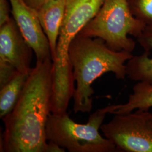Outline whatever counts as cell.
Returning a JSON list of instances; mask_svg holds the SVG:
<instances>
[{"label":"cell","mask_w":152,"mask_h":152,"mask_svg":"<svg viewBox=\"0 0 152 152\" xmlns=\"http://www.w3.org/2000/svg\"><path fill=\"white\" fill-rule=\"evenodd\" d=\"M53 61H37L15 106L2 118L1 152H47L46 126L51 113Z\"/></svg>","instance_id":"6da1fadb"},{"label":"cell","mask_w":152,"mask_h":152,"mask_svg":"<svg viewBox=\"0 0 152 152\" xmlns=\"http://www.w3.org/2000/svg\"><path fill=\"white\" fill-rule=\"evenodd\" d=\"M132 56L130 52L110 49L100 38L78 34L69 48V58L76 82L73 96L74 112L91 111L92 85L104 74L112 72L117 79L125 80L127 76L125 62Z\"/></svg>","instance_id":"7a4b0ae2"},{"label":"cell","mask_w":152,"mask_h":152,"mask_svg":"<svg viewBox=\"0 0 152 152\" xmlns=\"http://www.w3.org/2000/svg\"><path fill=\"white\" fill-rule=\"evenodd\" d=\"M110 106L99 109L91 114L87 123L72 120L68 113H51L46 126L48 141L55 142L70 152H114L115 145L99 132Z\"/></svg>","instance_id":"3957f363"},{"label":"cell","mask_w":152,"mask_h":152,"mask_svg":"<svg viewBox=\"0 0 152 152\" xmlns=\"http://www.w3.org/2000/svg\"><path fill=\"white\" fill-rule=\"evenodd\" d=\"M146 26L133 15L127 0H104L96 15L78 34L100 38L114 51L132 53L136 44L128 35L137 38Z\"/></svg>","instance_id":"277c9868"},{"label":"cell","mask_w":152,"mask_h":152,"mask_svg":"<svg viewBox=\"0 0 152 152\" xmlns=\"http://www.w3.org/2000/svg\"><path fill=\"white\" fill-rule=\"evenodd\" d=\"M104 0H65L64 16L60 27L56 54L53 61L55 91L69 92L75 87L69 48L73 39L96 15Z\"/></svg>","instance_id":"5b68a950"},{"label":"cell","mask_w":152,"mask_h":152,"mask_svg":"<svg viewBox=\"0 0 152 152\" xmlns=\"http://www.w3.org/2000/svg\"><path fill=\"white\" fill-rule=\"evenodd\" d=\"M100 130L120 151L152 152V113L149 110L114 114Z\"/></svg>","instance_id":"8992f818"},{"label":"cell","mask_w":152,"mask_h":152,"mask_svg":"<svg viewBox=\"0 0 152 152\" xmlns=\"http://www.w3.org/2000/svg\"><path fill=\"white\" fill-rule=\"evenodd\" d=\"M13 18L24 38L34 52L37 61L51 59L49 40L39 20L37 11L23 0H9Z\"/></svg>","instance_id":"52a82bcc"},{"label":"cell","mask_w":152,"mask_h":152,"mask_svg":"<svg viewBox=\"0 0 152 152\" xmlns=\"http://www.w3.org/2000/svg\"><path fill=\"white\" fill-rule=\"evenodd\" d=\"M32 50L14 18L0 27V60L10 64L18 72L29 74Z\"/></svg>","instance_id":"ba28073f"},{"label":"cell","mask_w":152,"mask_h":152,"mask_svg":"<svg viewBox=\"0 0 152 152\" xmlns=\"http://www.w3.org/2000/svg\"><path fill=\"white\" fill-rule=\"evenodd\" d=\"M144 52L127 61V76L132 81L152 83V26H147L137 37Z\"/></svg>","instance_id":"9c48e42d"},{"label":"cell","mask_w":152,"mask_h":152,"mask_svg":"<svg viewBox=\"0 0 152 152\" xmlns=\"http://www.w3.org/2000/svg\"><path fill=\"white\" fill-rule=\"evenodd\" d=\"M65 7V0H50L36 10L44 32L49 40L52 60L56 54Z\"/></svg>","instance_id":"30bf717a"},{"label":"cell","mask_w":152,"mask_h":152,"mask_svg":"<svg viewBox=\"0 0 152 152\" xmlns=\"http://www.w3.org/2000/svg\"><path fill=\"white\" fill-rule=\"evenodd\" d=\"M125 104L110 105V114H125L135 109L149 110L152 107V83L138 82Z\"/></svg>","instance_id":"8fae6325"},{"label":"cell","mask_w":152,"mask_h":152,"mask_svg":"<svg viewBox=\"0 0 152 152\" xmlns=\"http://www.w3.org/2000/svg\"><path fill=\"white\" fill-rule=\"evenodd\" d=\"M29 74L18 72L10 81L0 88L1 119L9 114L15 106Z\"/></svg>","instance_id":"7c38bea8"},{"label":"cell","mask_w":152,"mask_h":152,"mask_svg":"<svg viewBox=\"0 0 152 152\" xmlns=\"http://www.w3.org/2000/svg\"><path fill=\"white\" fill-rule=\"evenodd\" d=\"M133 15L146 26H152V0H127Z\"/></svg>","instance_id":"4fadbf2b"},{"label":"cell","mask_w":152,"mask_h":152,"mask_svg":"<svg viewBox=\"0 0 152 152\" xmlns=\"http://www.w3.org/2000/svg\"><path fill=\"white\" fill-rule=\"evenodd\" d=\"M18 72L16 69L10 64L5 61L0 60V88L10 81Z\"/></svg>","instance_id":"5bb4252c"},{"label":"cell","mask_w":152,"mask_h":152,"mask_svg":"<svg viewBox=\"0 0 152 152\" xmlns=\"http://www.w3.org/2000/svg\"><path fill=\"white\" fill-rule=\"evenodd\" d=\"M9 0H0V27L11 19L9 15Z\"/></svg>","instance_id":"9a60e30c"},{"label":"cell","mask_w":152,"mask_h":152,"mask_svg":"<svg viewBox=\"0 0 152 152\" xmlns=\"http://www.w3.org/2000/svg\"><path fill=\"white\" fill-rule=\"evenodd\" d=\"M28 5L35 10H37L41 6L48 2L50 0H23Z\"/></svg>","instance_id":"2e32d148"},{"label":"cell","mask_w":152,"mask_h":152,"mask_svg":"<svg viewBox=\"0 0 152 152\" xmlns=\"http://www.w3.org/2000/svg\"><path fill=\"white\" fill-rule=\"evenodd\" d=\"M65 149L61 148L55 142L48 141L47 152H64Z\"/></svg>","instance_id":"e0dca14e"}]
</instances>
